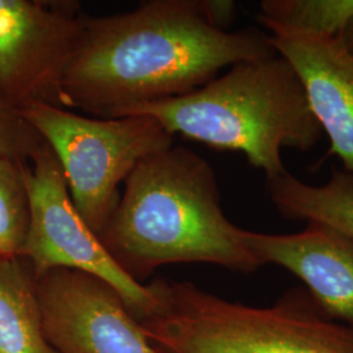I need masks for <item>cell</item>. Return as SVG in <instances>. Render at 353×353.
Returning a JSON list of instances; mask_svg holds the SVG:
<instances>
[{"label": "cell", "mask_w": 353, "mask_h": 353, "mask_svg": "<svg viewBox=\"0 0 353 353\" xmlns=\"http://www.w3.org/2000/svg\"><path fill=\"white\" fill-rule=\"evenodd\" d=\"M24 163L0 156V256H21L26 249L30 202Z\"/></svg>", "instance_id": "5bb4252c"}, {"label": "cell", "mask_w": 353, "mask_h": 353, "mask_svg": "<svg viewBox=\"0 0 353 353\" xmlns=\"http://www.w3.org/2000/svg\"><path fill=\"white\" fill-rule=\"evenodd\" d=\"M46 338L59 353H161L105 280L55 268L37 278Z\"/></svg>", "instance_id": "ba28073f"}, {"label": "cell", "mask_w": 353, "mask_h": 353, "mask_svg": "<svg viewBox=\"0 0 353 353\" xmlns=\"http://www.w3.org/2000/svg\"><path fill=\"white\" fill-rule=\"evenodd\" d=\"M341 37H343L345 48L350 50L351 54H353V19L351 20V23L348 24V26L345 28V30L341 34Z\"/></svg>", "instance_id": "2e32d148"}, {"label": "cell", "mask_w": 353, "mask_h": 353, "mask_svg": "<svg viewBox=\"0 0 353 353\" xmlns=\"http://www.w3.org/2000/svg\"><path fill=\"white\" fill-rule=\"evenodd\" d=\"M43 139L23 115L21 109L0 89V156L29 161Z\"/></svg>", "instance_id": "9a60e30c"}, {"label": "cell", "mask_w": 353, "mask_h": 353, "mask_svg": "<svg viewBox=\"0 0 353 353\" xmlns=\"http://www.w3.org/2000/svg\"><path fill=\"white\" fill-rule=\"evenodd\" d=\"M246 232L224 214L210 163L173 145L137 165L97 237L121 270L141 284L170 263H210L252 274L262 265Z\"/></svg>", "instance_id": "7a4b0ae2"}, {"label": "cell", "mask_w": 353, "mask_h": 353, "mask_svg": "<svg viewBox=\"0 0 353 353\" xmlns=\"http://www.w3.org/2000/svg\"><path fill=\"white\" fill-rule=\"evenodd\" d=\"M85 16L77 1L0 0V89L20 109H64V76Z\"/></svg>", "instance_id": "52a82bcc"}, {"label": "cell", "mask_w": 353, "mask_h": 353, "mask_svg": "<svg viewBox=\"0 0 353 353\" xmlns=\"http://www.w3.org/2000/svg\"><path fill=\"white\" fill-rule=\"evenodd\" d=\"M0 353H59L46 338L37 278L24 255L0 256Z\"/></svg>", "instance_id": "7c38bea8"}, {"label": "cell", "mask_w": 353, "mask_h": 353, "mask_svg": "<svg viewBox=\"0 0 353 353\" xmlns=\"http://www.w3.org/2000/svg\"><path fill=\"white\" fill-rule=\"evenodd\" d=\"M21 112L54 152L76 211L96 236L119 203V183L141 160L174 145L150 115L90 118L48 103Z\"/></svg>", "instance_id": "5b68a950"}, {"label": "cell", "mask_w": 353, "mask_h": 353, "mask_svg": "<svg viewBox=\"0 0 353 353\" xmlns=\"http://www.w3.org/2000/svg\"><path fill=\"white\" fill-rule=\"evenodd\" d=\"M353 19V0H263L256 20L270 34L341 36Z\"/></svg>", "instance_id": "4fadbf2b"}, {"label": "cell", "mask_w": 353, "mask_h": 353, "mask_svg": "<svg viewBox=\"0 0 353 353\" xmlns=\"http://www.w3.org/2000/svg\"><path fill=\"white\" fill-rule=\"evenodd\" d=\"M150 285L159 307L139 323L161 353H353V326L325 314L303 287L250 306L189 281Z\"/></svg>", "instance_id": "277c9868"}, {"label": "cell", "mask_w": 353, "mask_h": 353, "mask_svg": "<svg viewBox=\"0 0 353 353\" xmlns=\"http://www.w3.org/2000/svg\"><path fill=\"white\" fill-rule=\"evenodd\" d=\"M270 36L212 24L207 0H150L131 12L85 16L63 81L64 109L119 118L185 96L233 64L274 57Z\"/></svg>", "instance_id": "6da1fadb"}, {"label": "cell", "mask_w": 353, "mask_h": 353, "mask_svg": "<svg viewBox=\"0 0 353 353\" xmlns=\"http://www.w3.org/2000/svg\"><path fill=\"white\" fill-rule=\"evenodd\" d=\"M24 176L30 221L23 255L36 278L55 268L81 271L110 284L139 322L152 316L159 301L151 285L130 278L103 249L76 211L62 168L45 141L24 163Z\"/></svg>", "instance_id": "8992f818"}, {"label": "cell", "mask_w": 353, "mask_h": 353, "mask_svg": "<svg viewBox=\"0 0 353 353\" xmlns=\"http://www.w3.org/2000/svg\"><path fill=\"white\" fill-rule=\"evenodd\" d=\"M268 36L300 76L312 112L330 140L328 156H336L343 170L353 174V54L341 36Z\"/></svg>", "instance_id": "30bf717a"}, {"label": "cell", "mask_w": 353, "mask_h": 353, "mask_svg": "<svg viewBox=\"0 0 353 353\" xmlns=\"http://www.w3.org/2000/svg\"><path fill=\"white\" fill-rule=\"evenodd\" d=\"M270 201L288 220L318 223L353 241V174L334 170L326 183L313 186L288 170L265 178Z\"/></svg>", "instance_id": "8fae6325"}, {"label": "cell", "mask_w": 353, "mask_h": 353, "mask_svg": "<svg viewBox=\"0 0 353 353\" xmlns=\"http://www.w3.org/2000/svg\"><path fill=\"white\" fill-rule=\"evenodd\" d=\"M246 242L262 267L275 265L303 283L321 310L353 326V241L332 228L306 223L299 233L246 232Z\"/></svg>", "instance_id": "9c48e42d"}, {"label": "cell", "mask_w": 353, "mask_h": 353, "mask_svg": "<svg viewBox=\"0 0 353 353\" xmlns=\"http://www.w3.org/2000/svg\"><path fill=\"white\" fill-rule=\"evenodd\" d=\"M130 115L153 117L173 137L240 152L265 178L287 172L283 148L310 151L323 135L300 76L279 54L233 64L191 93L140 105L122 117Z\"/></svg>", "instance_id": "3957f363"}]
</instances>
